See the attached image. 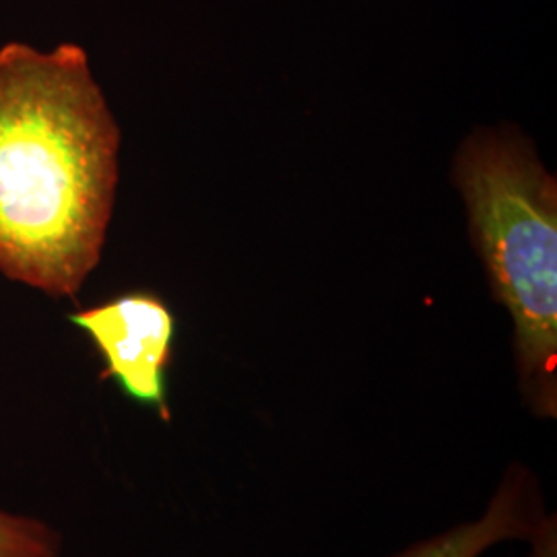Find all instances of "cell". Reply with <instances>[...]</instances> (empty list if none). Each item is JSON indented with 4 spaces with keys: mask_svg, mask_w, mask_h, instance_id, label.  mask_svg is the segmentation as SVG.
Masks as SVG:
<instances>
[{
    "mask_svg": "<svg viewBox=\"0 0 557 557\" xmlns=\"http://www.w3.org/2000/svg\"><path fill=\"white\" fill-rule=\"evenodd\" d=\"M545 518L537 479L524 465L512 462L481 517L416 541L391 557H481L502 543L531 541Z\"/></svg>",
    "mask_w": 557,
    "mask_h": 557,
    "instance_id": "cell-4",
    "label": "cell"
},
{
    "mask_svg": "<svg viewBox=\"0 0 557 557\" xmlns=\"http://www.w3.org/2000/svg\"><path fill=\"white\" fill-rule=\"evenodd\" d=\"M66 319L100 354L101 380H114L131 400L153 409L163 423L172 421L168 374L178 322L158 294L128 292Z\"/></svg>",
    "mask_w": 557,
    "mask_h": 557,
    "instance_id": "cell-3",
    "label": "cell"
},
{
    "mask_svg": "<svg viewBox=\"0 0 557 557\" xmlns=\"http://www.w3.org/2000/svg\"><path fill=\"white\" fill-rule=\"evenodd\" d=\"M62 535L38 517L0 508V557H60Z\"/></svg>",
    "mask_w": 557,
    "mask_h": 557,
    "instance_id": "cell-5",
    "label": "cell"
},
{
    "mask_svg": "<svg viewBox=\"0 0 557 557\" xmlns=\"http://www.w3.org/2000/svg\"><path fill=\"white\" fill-rule=\"evenodd\" d=\"M458 186L494 292L512 317L518 388L529 411L557 418L556 180L518 140L462 145Z\"/></svg>",
    "mask_w": 557,
    "mask_h": 557,
    "instance_id": "cell-2",
    "label": "cell"
},
{
    "mask_svg": "<svg viewBox=\"0 0 557 557\" xmlns=\"http://www.w3.org/2000/svg\"><path fill=\"white\" fill-rule=\"evenodd\" d=\"M120 128L77 44L0 48V273L77 298L100 264Z\"/></svg>",
    "mask_w": 557,
    "mask_h": 557,
    "instance_id": "cell-1",
    "label": "cell"
}]
</instances>
